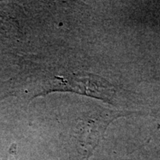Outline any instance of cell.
Instances as JSON below:
<instances>
[{
    "mask_svg": "<svg viewBox=\"0 0 160 160\" xmlns=\"http://www.w3.org/2000/svg\"><path fill=\"white\" fill-rule=\"evenodd\" d=\"M115 118L117 117H108L107 119H102L101 117V119H99L98 121L91 120L80 130L79 145L83 150L86 159H88L92 152L99 144L102 137L105 133L108 124Z\"/></svg>",
    "mask_w": 160,
    "mask_h": 160,
    "instance_id": "cell-1",
    "label": "cell"
}]
</instances>
